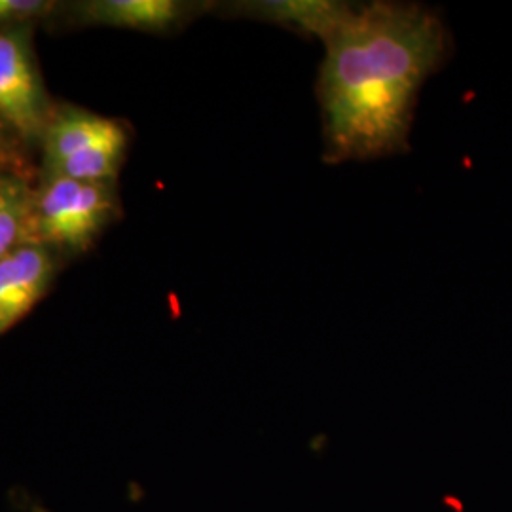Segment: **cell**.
<instances>
[{
  "label": "cell",
  "mask_w": 512,
  "mask_h": 512,
  "mask_svg": "<svg viewBox=\"0 0 512 512\" xmlns=\"http://www.w3.org/2000/svg\"><path fill=\"white\" fill-rule=\"evenodd\" d=\"M317 76L323 162H368L410 150L423 84L452 55L439 14L412 2L355 4L321 40Z\"/></svg>",
  "instance_id": "6da1fadb"
},
{
  "label": "cell",
  "mask_w": 512,
  "mask_h": 512,
  "mask_svg": "<svg viewBox=\"0 0 512 512\" xmlns=\"http://www.w3.org/2000/svg\"><path fill=\"white\" fill-rule=\"evenodd\" d=\"M114 183L44 175L33 198V245L84 251L116 213Z\"/></svg>",
  "instance_id": "7a4b0ae2"
},
{
  "label": "cell",
  "mask_w": 512,
  "mask_h": 512,
  "mask_svg": "<svg viewBox=\"0 0 512 512\" xmlns=\"http://www.w3.org/2000/svg\"><path fill=\"white\" fill-rule=\"evenodd\" d=\"M52 110L27 25L0 31V120L25 139L44 137Z\"/></svg>",
  "instance_id": "3957f363"
},
{
  "label": "cell",
  "mask_w": 512,
  "mask_h": 512,
  "mask_svg": "<svg viewBox=\"0 0 512 512\" xmlns=\"http://www.w3.org/2000/svg\"><path fill=\"white\" fill-rule=\"evenodd\" d=\"M54 272V256L44 245H23L0 258V334L37 306Z\"/></svg>",
  "instance_id": "277c9868"
},
{
  "label": "cell",
  "mask_w": 512,
  "mask_h": 512,
  "mask_svg": "<svg viewBox=\"0 0 512 512\" xmlns=\"http://www.w3.org/2000/svg\"><path fill=\"white\" fill-rule=\"evenodd\" d=\"M209 4L181 0H92L78 6L80 18L93 25L167 35L200 16Z\"/></svg>",
  "instance_id": "5b68a950"
},
{
  "label": "cell",
  "mask_w": 512,
  "mask_h": 512,
  "mask_svg": "<svg viewBox=\"0 0 512 512\" xmlns=\"http://www.w3.org/2000/svg\"><path fill=\"white\" fill-rule=\"evenodd\" d=\"M355 2L340 0H247L224 10L234 18L270 23L304 38H323L348 18Z\"/></svg>",
  "instance_id": "8992f818"
},
{
  "label": "cell",
  "mask_w": 512,
  "mask_h": 512,
  "mask_svg": "<svg viewBox=\"0 0 512 512\" xmlns=\"http://www.w3.org/2000/svg\"><path fill=\"white\" fill-rule=\"evenodd\" d=\"M116 126L118 122L84 110H67L55 114L42 137L46 171L97 143Z\"/></svg>",
  "instance_id": "52a82bcc"
},
{
  "label": "cell",
  "mask_w": 512,
  "mask_h": 512,
  "mask_svg": "<svg viewBox=\"0 0 512 512\" xmlns=\"http://www.w3.org/2000/svg\"><path fill=\"white\" fill-rule=\"evenodd\" d=\"M126 147L128 133L118 124L109 135L80 150L65 162L48 169L46 175H59L84 183H114L124 160Z\"/></svg>",
  "instance_id": "ba28073f"
},
{
  "label": "cell",
  "mask_w": 512,
  "mask_h": 512,
  "mask_svg": "<svg viewBox=\"0 0 512 512\" xmlns=\"http://www.w3.org/2000/svg\"><path fill=\"white\" fill-rule=\"evenodd\" d=\"M33 198L19 175L0 171V258L23 245H33Z\"/></svg>",
  "instance_id": "9c48e42d"
},
{
  "label": "cell",
  "mask_w": 512,
  "mask_h": 512,
  "mask_svg": "<svg viewBox=\"0 0 512 512\" xmlns=\"http://www.w3.org/2000/svg\"><path fill=\"white\" fill-rule=\"evenodd\" d=\"M57 4L50 0H0V31L23 27L33 19L46 18Z\"/></svg>",
  "instance_id": "30bf717a"
},
{
  "label": "cell",
  "mask_w": 512,
  "mask_h": 512,
  "mask_svg": "<svg viewBox=\"0 0 512 512\" xmlns=\"http://www.w3.org/2000/svg\"><path fill=\"white\" fill-rule=\"evenodd\" d=\"M4 128H6V124L0 120V165L8 160V154H10V143H8Z\"/></svg>",
  "instance_id": "8fae6325"
}]
</instances>
